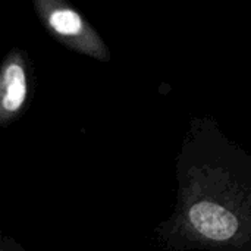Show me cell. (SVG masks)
Returning <instances> with one entry per match:
<instances>
[{
    "instance_id": "6da1fadb",
    "label": "cell",
    "mask_w": 251,
    "mask_h": 251,
    "mask_svg": "<svg viewBox=\"0 0 251 251\" xmlns=\"http://www.w3.org/2000/svg\"><path fill=\"white\" fill-rule=\"evenodd\" d=\"M172 215L153 237L166 251H251V154L212 115L193 116L175 159Z\"/></svg>"
},
{
    "instance_id": "7a4b0ae2",
    "label": "cell",
    "mask_w": 251,
    "mask_h": 251,
    "mask_svg": "<svg viewBox=\"0 0 251 251\" xmlns=\"http://www.w3.org/2000/svg\"><path fill=\"white\" fill-rule=\"evenodd\" d=\"M34 12L47 32L71 51L107 63L110 49L99 31L71 3L65 0H34Z\"/></svg>"
},
{
    "instance_id": "3957f363",
    "label": "cell",
    "mask_w": 251,
    "mask_h": 251,
    "mask_svg": "<svg viewBox=\"0 0 251 251\" xmlns=\"http://www.w3.org/2000/svg\"><path fill=\"white\" fill-rule=\"evenodd\" d=\"M32 90V62L24 49L12 47L0 62V129L9 128L24 116Z\"/></svg>"
},
{
    "instance_id": "277c9868",
    "label": "cell",
    "mask_w": 251,
    "mask_h": 251,
    "mask_svg": "<svg viewBox=\"0 0 251 251\" xmlns=\"http://www.w3.org/2000/svg\"><path fill=\"white\" fill-rule=\"evenodd\" d=\"M0 251H28L21 243H18L15 238L0 234Z\"/></svg>"
}]
</instances>
